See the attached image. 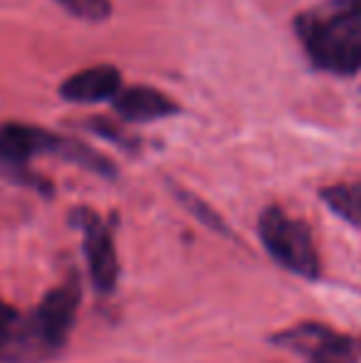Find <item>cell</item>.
Returning <instances> with one entry per match:
<instances>
[{
	"instance_id": "6da1fadb",
	"label": "cell",
	"mask_w": 361,
	"mask_h": 363,
	"mask_svg": "<svg viewBox=\"0 0 361 363\" xmlns=\"http://www.w3.org/2000/svg\"><path fill=\"white\" fill-rule=\"evenodd\" d=\"M294 33L322 72L352 77L361 69V0H324L297 15Z\"/></svg>"
},
{
	"instance_id": "7a4b0ae2",
	"label": "cell",
	"mask_w": 361,
	"mask_h": 363,
	"mask_svg": "<svg viewBox=\"0 0 361 363\" xmlns=\"http://www.w3.org/2000/svg\"><path fill=\"white\" fill-rule=\"evenodd\" d=\"M257 233H260L262 247L279 267L304 279L319 277V255L312 233L302 220L289 218L282 208L270 206L262 211Z\"/></svg>"
},
{
	"instance_id": "3957f363",
	"label": "cell",
	"mask_w": 361,
	"mask_h": 363,
	"mask_svg": "<svg viewBox=\"0 0 361 363\" xmlns=\"http://www.w3.org/2000/svg\"><path fill=\"white\" fill-rule=\"evenodd\" d=\"M65 136L28 124L0 126V173L18 186H30L40 193H50V183L30 171V161L40 153L60 156Z\"/></svg>"
},
{
	"instance_id": "277c9868",
	"label": "cell",
	"mask_w": 361,
	"mask_h": 363,
	"mask_svg": "<svg viewBox=\"0 0 361 363\" xmlns=\"http://www.w3.org/2000/svg\"><path fill=\"white\" fill-rule=\"evenodd\" d=\"M274 346L299 354L307 363H359L361 341L337 334L317 321H304L272 336Z\"/></svg>"
},
{
	"instance_id": "5b68a950",
	"label": "cell",
	"mask_w": 361,
	"mask_h": 363,
	"mask_svg": "<svg viewBox=\"0 0 361 363\" xmlns=\"http://www.w3.org/2000/svg\"><path fill=\"white\" fill-rule=\"evenodd\" d=\"M79 294H82L79 277L72 274L67 282H62L60 287L48 291L38 309L28 316L35 336L50 351V356L62 349L70 331H72L74 316H77L79 309Z\"/></svg>"
},
{
	"instance_id": "8992f818",
	"label": "cell",
	"mask_w": 361,
	"mask_h": 363,
	"mask_svg": "<svg viewBox=\"0 0 361 363\" xmlns=\"http://www.w3.org/2000/svg\"><path fill=\"white\" fill-rule=\"evenodd\" d=\"M72 220L84 233V255H87L91 284L101 294H109V291H114L116 279H119V259H116L109 225L87 208L74 211Z\"/></svg>"
},
{
	"instance_id": "52a82bcc",
	"label": "cell",
	"mask_w": 361,
	"mask_h": 363,
	"mask_svg": "<svg viewBox=\"0 0 361 363\" xmlns=\"http://www.w3.org/2000/svg\"><path fill=\"white\" fill-rule=\"evenodd\" d=\"M50 351L40 344L28 316L0 299V363H43Z\"/></svg>"
},
{
	"instance_id": "ba28073f",
	"label": "cell",
	"mask_w": 361,
	"mask_h": 363,
	"mask_svg": "<svg viewBox=\"0 0 361 363\" xmlns=\"http://www.w3.org/2000/svg\"><path fill=\"white\" fill-rule=\"evenodd\" d=\"M121 91V72L111 65H94L70 74L60 84V96L72 104H96V101H114Z\"/></svg>"
},
{
	"instance_id": "9c48e42d",
	"label": "cell",
	"mask_w": 361,
	"mask_h": 363,
	"mask_svg": "<svg viewBox=\"0 0 361 363\" xmlns=\"http://www.w3.org/2000/svg\"><path fill=\"white\" fill-rule=\"evenodd\" d=\"M111 106L124 121H136V124H149V121H161L179 114V104L161 89H154V86L121 89L114 96Z\"/></svg>"
},
{
	"instance_id": "30bf717a",
	"label": "cell",
	"mask_w": 361,
	"mask_h": 363,
	"mask_svg": "<svg viewBox=\"0 0 361 363\" xmlns=\"http://www.w3.org/2000/svg\"><path fill=\"white\" fill-rule=\"evenodd\" d=\"M322 201L327 208L347 223L361 228V183H342L322 191Z\"/></svg>"
},
{
	"instance_id": "8fae6325",
	"label": "cell",
	"mask_w": 361,
	"mask_h": 363,
	"mask_svg": "<svg viewBox=\"0 0 361 363\" xmlns=\"http://www.w3.org/2000/svg\"><path fill=\"white\" fill-rule=\"evenodd\" d=\"M171 188H174V196L181 201V206L186 208V211L191 213L193 218H198V223H203V225H206V228L216 230V233H221V235H228V225H226V220H223L221 216H218V213L213 211V208L208 206L206 201H201V198H198L196 193L183 191L181 186H171Z\"/></svg>"
},
{
	"instance_id": "7c38bea8",
	"label": "cell",
	"mask_w": 361,
	"mask_h": 363,
	"mask_svg": "<svg viewBox=\"0 0 361 363\" xmlns=\"http://www.w3.org/2000/svg\"><path fill=\"white\" fill-rule=\"evenodd\" d=\"M70 15L87 23H104L111 15V0H57Z\"/></svg>"
},
{
	"instance_id": "4fadbf2b",
	"label": "cell",
	"mask_w": 361,
	"mask_h": 363,
	"mask_svg": "<svg viewBox=\"0 0 361 363\" xmlns=\"http://www.w3.org/2000/svg\"><path fill=\"white\" fill-rule=\"evenodd\" d=\"M89 129H91V131H96V134H99V136H104V139L114 141V144H119V146H126V148L131 146V141L126 139V136H121V134H124V131H119V129H116V126H111L109 121H104V119L89 121Z\"/></svg>"
}]
</instances>
